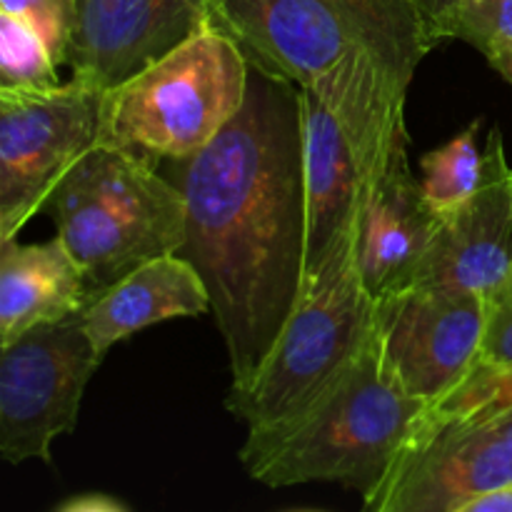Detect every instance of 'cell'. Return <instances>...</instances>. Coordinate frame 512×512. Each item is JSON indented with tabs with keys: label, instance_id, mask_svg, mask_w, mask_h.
<instances>
[{
	"label": "cell",
	"instance_id": "8",
	"mask_svg": "<svg viewBox=\"0 0 512 512\" xmlns=\"http://www.w3.org/2000/svg\"><path fill=\"white\" fill-rule=\"evenodd\" d=\"M103 95L73 75L53 88L0 90V240L18 238L98 145Z\"/></svg>",
	"mask_w": 512,
	"mask_h": 512
},
{
	"label": "cell",
	"instance_id": "24",
	"mask_svg": "<svg viewBox=\"0 0 512 512\" xmlns=\"http://www.w3.org/2000/svg\"><path fill=\"white\" fill-rule=\"evenodd\" d=\"M58 510H70V512H113V510H128V505L120 503V500L110 498L105 493H85L75 495V498L65 500Z\"/></svg>",
	"mask_w": 512,
	"mask_h": 512
},
{
	"label": "cell",
	"instance_id": "17",
	"mask_svg": "<svg viewBox=\"0 0 512 512\" xmlns=\"http://www.w3.org/2000/svg\"><path fill=\"white\" fill-rule=\"evenodd\" d=\"M480 125L483 120L475 118L455 138L425 153L420 160V168H423L420 188L438 218L468 203L483 180L485 148H478Z\"/></svg>",
	"mask_w": 512,
	"mask_h": 512
},
{
	"label": "cell",
	"instance_id": "18",
	"mask_svg": "<svg viewBox=\"0 0 512 512\" xmlns=\"http://www.w3.org/2000/svg\"><path fill=\"white\" fill-rule=\"evenodd\" d=\"M505 410H512V365L493 368L478 363L450 393L425 408L418 428L480 423Z\"/></svg>",
	"mask_w": 512,
	"mask_h": 512
},
{
	"label": "cell",
	"instance_id": "23",
	"mask_svg": "<svg viewBox=\"0 0 512 512\" xmlns=\"http://www.w3.org/2000/svg\"><path fill=\"white\" fill-rule=\"evenodd\" d=\"M415 5V10L423 18L428 35L433 38V43L438 45L440 40L450 38V30H453L455 13H458L460 0H410Z\"/></svg>",
	"mask_w": 512,
	"mask_h": 512
},
{
	"label": "cell",
	"instance_id": "4",
	"mask_svg": "<svg viewBox=\"0 0 512 512\" xmlns=\"http://www.w3.org/2000/svg\"><path fill=\"white\" fill-rule=\"evenodd\" d=\"M43 210L93 290L185 243V195L160 173L158 160L128 148H90Z\"/></svg>",
	"mask_w": 512,
	"mask_h": 512
},
{
	"label": "cell",
	"instance_id": "25",
	"mask_svg": "<svg viewBox=\"0 0 512 512\" xmlns=\"http://www.w3.org/2000/svg\"><path fill=\"white\" fill-rule=\"evenodd\" d=\"M463 512H512V485L478 495L465 505Z\"/></svg>",
	"mask_w": 512,
	"mask_h": 512
},
{
	"label": "cell",
	"instance_id": "19",
	"mask_svg": "<svg viewBox=\"0 0 512 512\" xmlns=\"http://www.w3.org/2000/svg\"><path fill=\"white\" fill-rule=\"evenodd\" d=\"M45 40L10 13H0V90H43L63 83Z\"/></svg>",
	"mask_w": 512,
	"mask_h": 512
},
{
	"label": "cell",
	"instance_id": "6",
	"mask_svg": "<svg viewBox=\"0 0 512 512\" xmlns=\"http://www.w3.org/2000/svg\"><path fill=\"white\" fill-rule=\"evenodd\" d=\"M210 25L263 73L305 85L353 50L413 80L435 48L410 0H213Z\"/></svg>",
	"mask_w": 512,
	"mask_h": 512
},
{
	"label": "cell",
	"instance_id": "15",
	"mask_svg": "<svg viewBox=\"0 0 512 512\" xmlns=\"http://www.w3.org/2000/svg\"><path fill=\"white\" fill-rule=\"evenodd\" d=\"M210 313V293L195 265L180 253L158 255L115 283L90 293L80 310L85 333L100 355L115 343L173 318Z\"/></svg>",
	"mask_w": 512,
	"mask_h": 512
},
{
	"label": "cell",
	"instance_id": "21",
	"mask_svg": "<svg viewBox=\"0 0 512 512\" xmlns=\"http://www.w3.org/2000/svg\"><path fill=\"white\" fill-rule=\"evenodd\" d=\"M0 13H10L28 23L45 40L55 63L60 68L68 65L78 0H0Z\"/></svg>",
	"mask_w": 512,
	"mask_h": 512
},
{
	"label": "cell",
	"instance_id": "26",
	"mask_svg": "<svg viewBox=\"0 0 512 512\" xmlns=\"http://www.w3.org/2000/svg\"><path fill=\"white\" fill-rule=\"evenodd\" d=\"M508 83H510V85H512V75H510V80H508Z\"/></svg>",
	"mask_w": 512,
	"mask_h": 512
},
{
	"label": "cell",
	"instance_id": "5",
	"mask_svg": "<svg viewBox=\"0 0 512 512\" xmlns=\"http://www.w3.org/2000/svg\"><path fill=\"white\" fill-rule=\"evenodd\" d=\"M250 63L230 35L205 25L103 95L98 145L158 160L208 148L245 103Z\"/></svg>",
	"mask_w": 512,
	"mask_h": 512
},
{
	"label": "cell",
	"instance_id": "7",
	"mask_svg": "<svg viewBox=\"0 0 512 512\" xmlns=\"http://www.w3.org/2000/svg\"><path fill=\"white\" fill-rule=\"evenodd\" d=\"M375 300L355 265V245L338 250L303 283L273 350L225 408L248 430L270 428L308 408L373 343Z\"/></svg>",
	"mask_w": 512,
	"mask_h": 512
},
{
	"label": "cell",
	"instance_id": "9",
	"mask_svg": "<svg viewBox=\"0 0 512 512\" xmlns=\"http://www.w3.org/2000/svg\"><path fill=\"white\" fill-rule=\"evenodd\" d=\"M105 355L80 313L35 325L0 345V458L50 463V448L78 425L80 403Z\"/></svg>",
	"mask_w": 512,
	"mask_h": 512
},
{
	"label": "cell",
	"instance_id": "1",
	"mask_svg": "<svg viewBox=\"0 0 512 512\" xmlns=\"http://www.w3.org/2000/svg\"><path fill=\"white\" fill-rule=\"evenodd\" d=\"M168 165L188 205L178 253L208 285L230 388H243L283 333L305 280L300 85L250 65L245 103L228 128Z\"/></svg>",
	"mask_w": 512,
	"mask_h": 512
},
{
	"label": "cell",
	"instance_id": "16",
	"mask_svg": "<svg viewBox=\"0 0 512 512\" xmlns=\"http://www.w3.org/2000/svg\"><path fill=\"white\" fill-rule=\"evenodd\" d=\"M90 293L88 273L58 235L28 245L0 240V345L80 313Z\"/></svg>",
	"mask_w": 512,
	"mask_h": 512
},
{
	"label": "cell",
	"instance_id": "10",
	"mask_svg": "<svg viewBox=\"0 0 512 512\" xmlns=\"http://www.w3.org/2000/svg\"><path fill=\"white\" fill-rule=\"evenodd\" d=\"M488 300L445 285H413L375 300L373 345L405 393L433 405L478 365Z\"/></svg>",
	"mask_w": 512,
	"mask_h": 512
},
{
	"label": "cell",
	"instance_id": "20",
	"mask_svg": "<svg viewBox=\"0 0 512 512\" xmlns=\"http://www.w3.org/2000/svg\"><path fill=\"white\" fill-rule=\"evenodd\" d=\"M450 38H460L478 48L488 63L510 80L512 0H460Z\"/></svg>",
	"mask_w": 512,
	"mask_h": 512
},
{
	"label": "cell",
	"instance_id": "22",
	"mask_svg": "<svg viewBox=\"0 0 512 512\" xmlns=\"http://www.w3.org/2000/svg\"><path fill=\"white\" fill-rule=\"evenodd\" d=\"M478 363L493 365V368L512 365V290L488 303V320H485Z\"/></svg>",
	"mask_w": 512,
	"mask_h": 512
},
{
	"label": "cell",
	"instance_id": "2",
	"mask_svg": "<svg viewBox=\"0 0 512 512\" xmlns=\"http://www.w3.org/2000/svg\"><path fill=\"white\" fill-rule=\"evenodd\" d=\"M410 78L368 50H353L300 85L305 155V280L358 230L393 148L408 135ZM303 280V283H305Z\"/></svg>",
	"mask_w": 512,
	"mask_h": 512
},
{
	"label": "cell",
	"instance_id": "11",
	"mask_svg": "<svg viewBox=\"0 0 512 512\" xmlns=\"http://www.w3.org/2000/svg\"><path fill=\"white\" fill-rule=\"evenodd\" d=\"M503 485H512V410L480 423L415 428L383 488L363 505L373 512H463Z\"/></svg>",
	"mask_w": 512,
	"mask_h": 512
},
{
	"label": "cell",
	"instance_id": "3",
	"mask_svg": "<svg viewBox=\"0 0 512 512\" xmlns=\"http://www.w3.org/2000/svg\"><path fill=\"white\" fill-rule=\"evenodd\" d=\"M425 408L370 343L308 408L285 423L248 430L238 460L268 488L338 483L368 503L393 473Z\"/></svg>",
	"mask_w": 512,
	"mask_h": 512
},
{
	"label": "cell",
	"instance_id": "14",
	"mask_svg": "<svg viewBox=\"0 0 512 512\" xmlns=\"http://www.w3.org/2000/svg\"><path fill=\"white\" fill-rule=\"evenodd\" d=\"M438 220L410 170L405 135L375 183L358 230L355 265L370 298H388L418 283Z\"/></svg>",
	"mask_w": 512,
	"mask_h": 512
},
{
	"label": "cell",
	"instance_id": "13",
	"mask_svg": "<svg viewBox=\"0 0 512 512\" xmlns=\"http://www.w3.org/2000/svg\"><path fill=\"white\" fill-rule=\"evenodd\" d=\"M210 5L213 0H78L70 75L113 88L205 28Z\"/></svg>",
	"mask_w": 512,
	"mask_h": 512
},
{
	"label": "cell",
	"instance_id": "12",
	"mask_svg": "<svg viewBox=\"0 0 512 512\" xmlns=\"http://www.w3.org/2000/svg\"><path fill=\"white\" fill-rule=\"evenodd\" d=\"M415 285H445L490 300L512 290V168L500 128L485 143L483 180L438 220Z\"/></svg>",
	"mask_w": 512,
	"mask_h": 512
}]
</instances>
